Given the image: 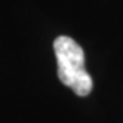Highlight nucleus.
<instances>
[{
    "instance_id": "f257e3e1",
    "label": "nucleus",
    "mask_w": 123,
    "mask_h": 123,
    "mask_svg": "<svg viewBox=\"0 0 123 123\" xmlns=\"http://www.w3.org/2000/svg\"><path fill=\"white\" fill-rule=\"evenodd\" d=\"M58 62V77L77 96H87L92 92V77L85 68V52L76 40L59 36L54 42Z\"/></svg>"
}]
</instances>
